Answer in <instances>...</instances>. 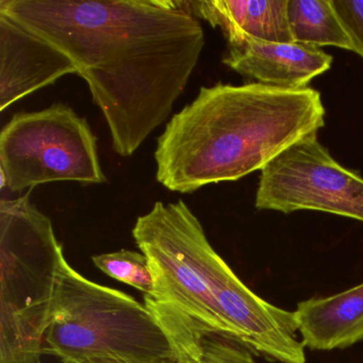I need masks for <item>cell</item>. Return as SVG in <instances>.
Wrapping results in <instances>:
<instances>
[{
	"label": "cell",
	"instance_id": "5",
	"mask_svg": "<svg viewBox=\"0 0 363 363\" xmlns=\"http://www.w3.org/2000/svg\"><path fill=\"white\" fill-rule=\"evenodd\" d=\"M44 354L62 363L93 358L177 360L154 314L123 291L101 286L63 262Z\"/></svg>",
	"mask_w": 363,
	"mask_h": 363
},
{
	"label": "cell",
	"instance_id": "6",
	"mask_svg": "<svg viewBox=\"0 0 363 363\" xmlns=\"http://www.w3.org/2000/svg\"><path fill=\"white\" fill-rule=\"evenodd\" d=\"M0 171L13 193L48 182H107L88 121L65 104L12 116L0 133Z\"/></svg>",
	"mask_w": 363,
	"mask_h": 363
},
{
	"label": "cell",
	"instance_id": "13",
	"mask_svg": "<svg viewBox=\"0 0 363 363\" xmlns=\"http://www.w3.org/2000/svg\"><path fill=\"white\" fill-rule=\"evenodd\" d=\"M92 260L106 275L141 291L145 296L154 291V276L143 252L122 250L97 255Z\"/></svg>",
	"mask_w": 363,
	"mask_h": 363
},
{
	"label": "cell",
	"instance_id": "4",
	"mask_svg": "<svg viewBox=\"0 0 363 363\" xmlns=\"http://www.w3.org/2000/svg\"><path fill=\"white\" fill-rule=\"evenodd\" d=\"M31 192L0 201V363L41 360L65 259Z\"/></svg>",
	"mask_w": 363,
	"mask_h": 363
},
{
	"label": "cell",
	"instance_id": "11",
	"mask_svg": "<svg viewBox=\"0 0 363 363\" xmlns=\"http://www.w3.org/2000/svg\"><path fill=\"white\" fill-rule=\"evenodd\" d=\"M186 9L220 29L227 42L254 38L294 43L288 21V0H188Z\"/></svg>",
	"mask_w": 363,
	"mask_h": 363
},
{
	"label": "cell",
	"instance_id": "14",
	"mask_svg": "<svg viewBox=\"0 0 363 363\" xmlns=\"http://www.w3.org/2000/svg\"><path fill=\"white\" fill-rule=\"evenodd\" d=\"M254 354L235 340L210 335L201 340L194 354L177 363H258Z\"/></svg>",
	"mask_w": 363,
	"mask_h": 363
},
{
	"label": "cell",
	"instance_id": "7",
	"mask_svg": "<svg viewBox=\"0 0 363 363\" xmlns=\"http://www.w3.org/2000/svg\"><path fill=\"white\" fill-rule=\"evenodd\" d=\"M255 206L284 213L313 210L363 222V177L339 164L315 133L263 167Z\"/></svg>",
	"mask_w": 363,
	"mask_h": 363
},
{
	"label": "cell",
	"instance_id": "1",
	"mask_svg": "<svg viewBox=\"0 0 363 363\" xmlns=\"http://www.w3.org/2000/svg\"><path fill=\"white\" fill-rule=\"evenodd\" d=\"M0 13L73 60L121 157L169 118L205 46L184 1L0 0Z\"/></svg>",
	"mask_w": 363,
	"mask_h": 363
},
{
	"label": "cell",
	"instance_id": "12",
	"mask_svg": "<svg viewBox=\"0 0 363 363\" xmlns=\"http://www.w3.org/2000/svg\"><path fill=\"white\" fill-rule=\"evenodd\" d=\"M288 21L294 43L352 50L331 0H288Z\"/></svg>",
	"mask_w": 363,
	"mask_h": 363
},
{
	"label": "cell",
	"instance_id": "2",
	"mask_svg": "<svg viewBox=\"0 0 363 363\" xmlns=\"http://www.w3.org/2000/svg\"><path fill=\"white\" fill-rule=\"evenodd\" d=\"M324 126L320 93L309 86H201L158 139L157 180L182 194L237 182Z\"/></svg>",
	"mask_w": 363,
	"mask_h": 363
},
{
	"label": "cell",
	"instance_id": "10",
	"mask_svg": "<svg viewBox=\"0 0 363 363\" xmlns=\"http://www.w3.org/2000/svg\"><path fill=\"white\" fill-rule=\"evenodd\" d=\"M294 314L305 347H350L363 340V282L330 296L301 301Z\"/></svg>",
	"mask_w": 363,
	"mask_h": 363
},
{
	"label": "cell",
	"instance_id": "3",
	"mask_svg": "<svg viewBox=\"0 0 363 363\" xmlns=\"http://www.w3.org/2000/svg\"><path fill=\"white\" fill-rule=\"evenodd\" d=\"M133 237L154 276V291L144 295V305L171 339L177 362L194 354L207 335L241 343L235 324L254 292L212 247L182 199L157 201L138 218Z\"/></svg>",
	"mask_w": 363,
	"mask_h": 363
},
{
	"label": "cell",
	"instance_id": "16",
	"mask_svg": "<svg viewBox=\"0 0 363 363\" xmlns=\"http://www.w3.org/2000/svg\"><path fill=\"white\" fill-rule=\"evenodd\" d=\"M84 363H177L175 359L160 358L152 359V360H118L111 358H93Z\"/></svg>",
	"mask_w": 363,
	"mask_h": 363
},
{
	"label": "cell",
	"instance_id": "9",
	"mask_svg": "<svg viewBox=\"0 0 363 363\" xmlns=\"http://www.w3.org/2000/svg\"><path fill=\"white\" fill-rule=\"evenodd\" d=\"M223 62L259 84L296 90L308 88L314 78L328 71L333 56L303 44L245 37L228 42Z\"/></svg>",
	"mask_w": 363,
	"mask_h": 363
},
{
	"label": "cell",
	"instance_id": "15",
	"mask_svg": "<svg viewBox=\"0 0 363 363\" xmlns=\"http://www.w3.org/2000/svg\"><path fill=\"white\" fill-rule=\"evenodd\" d=\"M352 44L350 52L363 58V0H331Z\"/></svg>",
	"mask_w": 363,
	"mask_h": 363
},
{
	"label": "cell",
	"instance_id": "8",
	"mask_svg": "<svg viewBox=\"0 0 363 363\" xmlns=\"http://www.w3.org/2000/svg\"><path fill=\"white\" fill-rule=\"evenodd\" d=\"M77 67L62 50L0 13V112Z\"/></svg>",
	"mask_w": 363,
	"mask_h": 363
},
{
	"label": "cell",
	"instance_id": "17",
	"mask_svg": "<svg viewBox=\"0 0 363 363\" xmlns=\"http://www.w3.org/2000/svg\"><path fill=\"white\" fill-rule=\"evenodd\" d=\"M27 363H44L42 360H37V361H31V362H27ZM62 363V362H61Z\"/></svg>",
	"mask_w": 363,
	"mask_h": 363
}]
</instances>
